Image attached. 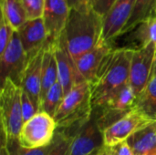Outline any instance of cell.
Listing matches in <instances>:
<instances>
[{
	"mask_svg": "<svg viewBox=\"0 0 156 155\" xmlns=\"http://www.w3.org/2000/svg\"><path fill=\"white\" fill-rule=\"evenodd\" d=\"M103 16L91 6L70 9L63 32L68 49L76 61L102 40Z\"/></svg>",
	"mask_w": 156,
	"mask_h": 155,
	"instance_id": "6da1fadb",
	"label": "cell"
},
{
	"mask_svg": "<svg viewBox=\"0 0 156 155\" xmlns=\"http://www.w3.org/2000/svg\"><path fill=\"white\" fill-rule=\"evenodd\" d=\"M132 49L113 48L105 58L91 87L93 109L101 107L110 96L129 82Z\"/></svg>",
	"mask_w": 156,
	"mask_h": 155,
	"instance_id": "7a4b0ae2",
	"label": "cell"
},
{
	"mask_svg": "<svg viewBox=\"0 0 156 155\" xmlns=\"http://www.w3.org/2000/svg\"><path fill=\"white\" fill-rule=\"evenodd\" d=\"M92 114L91 87L89 82L81 81L64 97L54 120L58 130L73 138L90 120Z\"/></svg>",
	"mask_w": 156,
	"mask_h": 155,
	"instance_id": "3957f363",
	"label": "cell"
},
{
	"mask_svg": "<svg viewBox=\"0 0 156 155\" xmlns=\"http://www.w3.org/2000/svg\"><path fill=\"white\" fill-rule=\"evenodd\" d=\"M0 120L2 126V143L17 140L24 124L22 112V88L7 79L1 84Z\"/></svg>",
	"mask_w": 156,
	"mask_h": 155,
	"instance_id": "277c9868",
	"label": "cell"
},
{
	"mask_svg": "<svg viewBox=\"0 0 156 155\" xmlns=\"http://www.w3.org/2000/svg\"><path fill=\"white\" fill-rule=\"evenodd\" d=\"M57 129L54 118L44 111H38L24 122L17 141L26 149L44 148L53 143Z\"/></svg>",
	"mask_w": 156,
	"mask_h": 155,
	"instance_id": "5b68a950",
	"label": "cell"
},
{
	"mask_svg": "<svg viewBox=\"0 0 156 155\" xmlns=\"http://www.w3.org/2000/svg\"><path fill=\"white\" fill-rule=\"evenodd\" d=\"M28 58L21 44L17 31H15L11 41L3 53L0 54L1 84L7 79L21 87L23 75Z\"/></svg>",
	"mask_w": 156,
	"mask_h": 155,
	"instance_id": "8992f818",
	"label": "cell"
},
{
	"mask_svg": "<svg viewBox=\"0 0 156 155\" xmlns=\"http://www.w3.org/2000/svg\"><path fill=\"white\" fill-rule=\"evenodd\" d=\"M155 56L156 45L153 42L133 51L129 83L137 97L144 91L153 77Z\"/></svg>",
	"mask_w": 156,
	"mask_h": 155,
	"instance_id": "52a82bcc",
	"label": "cell"
},
{
	"mask_svg": "<svg viewBox=\"0 0 156 155\" xmlns=\"http://www.w3.org/2000/svg\"><path fill=\"white\" fill-rule=\"evenodd\" d=\"M152 119L133 108L122 118L103 131L105 147H113L126 142L135 132L149 123Z\"/></svg>",
	"mask_w": 156,
	"mask_h": 155,
	"instance_id": "ba28073f",
	"label": "cell"
},
{
	"mask_svg": "<svg viewBox=\"0 0 156 155\" xmlns=\"http://www.w3.org/2000/svg\"><path fill=\"white\" fill-rule=\"evenodd\" d=\"M104 148L103 132L92 114L90 120L73 137L69 155H96Z\"/></svg>",
	"mask_w": 156,
	"mask_h": 155,
	"instance_id": "9c48e42d",
	"label": "cell"
},
{
	"mask_svg": "<svg viewBox=\"0 0 156 155\" xmlns=\"http://www.w3.org/2000/svg\"><path fill=\"white\" fill-rule=\"evenodd\" d=\"M136 0H116L103 17L102 40L112 46L114 40L122 36L133 10Z\"/></svg>",
	"mask_w": 156,
	"mask_h": 155,
	"instance_id": "30bf717a",
	"label": "cell"
},
{
	"mask_svg": "<svg viewBox=\"0 0 156 155\" xmlns=\"http://www.w3.org/2000/svg\"><path fill=\"white\" fill-rule=\"evenodd\" d=\"M53 47L58 65V82L62 86L64 95L66 96L77 83L85 80L81 79L78 71L76 62L68 49L63 34L53 44Z\"/></svg>",
	"mask_w": 156,
	"mask_h": 155,
	"instance_id": "8fae6325",
	"label": "cell"
},
{
	"mask_svg": "<svg viewBox=\"0 0 156 155\" xmlns=\"http://www.w3.org/2000/svg\"><path fill=\"white\" fill-rule=\"evenodd\" d=\"M70 8L66 0H45L42 19L48 34V43L54 44L63 34Z\"/></svg>",
	"mask_w": 156,
	"mask_h": 155,
	"instance_id": "7c38bea8",
	"label": "cell"
},
{
	"mask_svg": "<svg viewBox=\"0 0 156 155\" xmlns=\"http://www.w3.org/2000/svg\"><path fill=\"white\" fill-rule=\"evenodd\" d=\"M28 60L38 54L48 44V34L42 18L27 20L17 30Z\"/></svg>",
	"mask_w": 156,
	"mask_h": 155,
	"instance_id": "4fadbf2b",
	"label": "cell"
},
{
	"mask_svg": "<svg viewBox=\"0 0 156 155\" xmlns=\"http://www.w3.org/2000/svg\"><path fill=\"white\" fill-rule=\"evenodd\" d=\"M113 49L111 44L101 40L98 46L82 55L75 62L81 79L92 84L101 70L107 55Z\"/></svg>",
	"mask_w": 156,
	"mask_h": 155,
	"instance_id": "5bb4252c",
	"label": "cell"
},
{
	"mask_svg": "<svg viewBox=\"0 0 156 155\" xmlns=\"http://www.w3.org/2000/svg\"><path fill=\"white\" fill-rule=\"evenodd\" d=\"M45 48L28 60L26 67L21 88L33 101L37 111L40 109V94L42 81V62Z\"/></svg>",
	"mask_w": 156,
	"mask_h": 155,
	"instance_id": "9a60e30c",
	"label": "cell"
},
{
	"mask_svg": "<svg viewBox=\"0 0 156 155\" xmlns=\"http://www.w3.org/2000/svg\"><path fill=\"white\" fill-rule=\"evenodd\" d=\"M126 142L134 155H146L156 149V120L143 126Z\"/></svg>",
	"mask_w": 156,
	"mask_h": 155,
	"instance_id": "2e32d148",
	"label": "cell"
},
{
	"mask_svg": "<svg viewBox=\"0 0 156 155\" xmlns=\"http://www.w3.org/2000/svg\"><path fill=\"white\" fill-rule=\"evenodd\" d=\"M136 100L137 95L128 82L112 93L101 107L96 109H103L126 114L135 107Z\"/></svg>",
	"mask_w": 156,
	"mask_h": 155,
	"instance_id": "e0dca14e",
	"label": "cell"
},
{
	"mask_svg": "<svg viewBox=\"0 0 156 155\" xmlns=\"http://www.w3.org/2000/svg\"><path fill=\"white\" fill-rule=\"evenodd\" d=\"M128 49L135 50L153 42L156 45V15L127 33Z\"/></svg>",
	"mask_w": 156,
	"mask_h": 155,
	"instance_id": "ac0fdd59",
	"label": "cell"
},
{
	"mask_svg": "<svg viewBox=\"0 0 156 155\" xmlns=\"http://www.w3.org/2000/svg\"><path fill=\"white\" fill-rule=\"evenodd\" d=\"M58 81V65L54 51L53 44H47L43 55L42 62V81H41V94L40 103L50 88Z\"/></svg>",
	"mask_w": 156,
	"mask_h": 155,
	"instance_id": "d6986e66",
	"label": "cell"
},
{
	"mask_svg": "<svg viewBox=\"0 0 156 155\" xmlns=\"http://www.w3.org/2000/svg\"><path fill=\"white\" fill-rule=\"evenodd\" d=\"M0 8L1 15L16 31L27 21L22 0H1Z\"/></svg>",
	"mask_w": 156,
	"mask_h": 155,
	"instance_id": "ffe728a7",
	"label": "cell"
},
{
	"mask_svg": "<svg viewBox=\"0 0 156 155\" xmlns=\"http://www.w3.org/2000/svg\"><path fill=\"white\" fill-rule=\"evenodd\" d=\"M156 15V0H136L131 17L126 24L122 36L129 33L141 23Z\"/></svg>",
	"mask_w": 156,
	"mask_h": 155,
	"instance_id": "44dd1931",
	"label": "cell"
},
{
	"mask_svg": "<svg viewBox=\"0 0 156 155\" xmlns=\"http://www.w3.org/2000/svg\"><path fill=\"white\" fill-rule=\"evenodd\" d=\"M135 109L152 120H156V76L153 77L144 91L137 97Z\"/></svg>",
	"mask_w": 156,
	"mask_h": 155,
	"instance_id": "7402d4cb",
	"label": "cell"
},
{
	"mask_svg": "<svg viewBox=\"0 0 156 155\" xmlns=\"http://www.w3.org/2000/svg\"><path fill=\"white\" fill-rule=\"evenodd\" d=\"M64 97L65 95L62 86L58 81L50 88V90L48 91V93L42 100L40 103L39 111H44L50 115L52 118H54Z\"/></svg>",
	"mask_w": 156,
	"mask_h": 155,
	"instance_id": "603a6c76",
	"label": "cell"
},
{
	"mask_svg": "<svg viewBox=\"0 0 156 155\" xmlns=\"http://www.w3.org/2000/svg\"><path fill=\"white\" fill-rule=\"evenodd\" d=\"M72 139L73 138L66 132L57 129L52 148L48 155H69Z\"/></svg>",
	"mask_w": 156,
	"mask_h": 155,
	"instance_id": "cb8c5ba5",
	"label": "cell"
},
{
	"mask_svg": "<svg viewBox=\"0 0 156 155\" xmlns=\"http://www.w3.org/2000/svg\"><path fill=\"white\" fill-rule=\"evenodd\" d=\"M52 143L49 146L40 148V149H26V148H23L19 144L17 140L8 141V142L2 143V144L6 145L10 155H48L49 151L52 148Z\"/></svg>",
	"mask_w": 156,
	"mask_h": 155,
	"instance_id": "d4e9b609",
	"label": "cell"
},
{
	"mask_svg": "<svg viewBox=\"0 0 156 155\" xmlns=\"http://www.w3.org/2000/svg\"><path fill=\"white\" fill-rule=\"evenodd\" d=\"M26 9L27 20L42 18L45 0H22Z\"/></svg>",
	"mask_w": 156,
	"mask_h": 155,
	"instance_id": "484cf974",
	"label": "cell"
},
{
	"mask_svg": "<svg viewBox=\"0 0 156 155\" xmlns=\"http://www.w3.org/2000/svg\"><path fill=\"white\" fill-rule=\"evenodd\" d=\"M15 29L6 22L5 17L1 15L0 19V54L5 51L12 37L15 33Z\"/></svg>",
	"mask_w": 156,
	"mask_h": 155,
	"instance_id": "4316f807",
	"label": "cell"
},
{
	"mask_svg": "<svg viewBox=\"0 0 156 155\" xmlns=\"http://www.w3.org/2000/svg\"><path fill=\"white\" fill-rule=\"evenodd\" d=\"M21 103H22L23 120H24V122H26L38 111L37 108L35 107L33 101L30 100V98L23 90H22V96H21Z\"/></svg>",
	"mask_w": 156,
	"mask_h": 155,
	"instance_id": "83f0119b",
	"label": "cell"
},
{
	"mask_svg": "<svg viewBox=\"0 0 156 155\" xmlns=\"http://www.w3.org/2000/svg\"><path fill=\"white\" fill-rule=\"evenodd\" d=\"M116 0H90V6L101 16H105Z\"/></svg>",
	"mask_w": 156,
	"mask_h": 155,
	"instance_id": "f1b7e54d",
	"label": "cell"
},
{
	"mask_svg": "<svg viewBox=\"0 0 156 155\" xmlns=\"http://www.w3.org/2000/svg\"><path fill=\"white\" fill-rule=\"evenodd\" d=\"M112 148L114 149L117 155H134L133 150L131 149V147L129 146L127 142L121 143L113 146Z\"/></svg>",
	"mask_w": 156,
	"mask_h": 155,
	"instance_id": "f546056e",
	"label": "cell"
},
{
	"mask_svg": "<svg viewBox=\"0 0 156 155\" xmlns=\"http://www.w3.org/2000/svg\"><path fill=\"white\" fill-rule=\"evenodd\" d=\"M70 9H80L90 6V0H66Z\"/></svg>",
	"mask_w": 156,
	"mask_h": 155,
	"instance_id": "4dcf8cb0",
	"label": "cell"
},
{
	"mask_svg": "<svg viewBox=\"0 0 156 155\" xmlns=\"http://www.w3.org/2000/svg\"><path fill=\"white\" fill-rule=\"evenodd\" d=\"M0 155H10L9 151H8V149H7L5 144H2L1 149H0Z\"/></svg>",
	"mask_w": 156,
	"mask_h": 155,
	"instance_id": "1f68e13d",
	"label": "cell"
},
{
	"mask_svg": "<svg viewBox=\"0 0 156 155\" xmlns=\"http://www.w3.org/2000/svg\"><path fill=\"white\" fill-rule=\"evenodd\" d=\"M106 148V153H107V155H117L114 149L112 147H105Z\"/></svg>",
	"mask_w": 156,
	"mask_h": 155,
	"instance_id": "d6a6232c",
	"label": "cell"
},
{
	"mask_svg": "<svg viewBox=\"0 0 156 155\" xmlns=\"http://www.w3.org/2000/svg\"><path fill=\"white\" fill-rule=\"evenodd\" d=\"M156 76V56H155V59H154V71H153V77ZM152 77V78H153Z\"/></svg>",
	"mask_w": 156,
	"mask_h": 155,
	"instance_id": "836d02e7",
	"label": "cell"
},
{
	"mask_svg": "<svg viewBox=\"0 0 156 155\" xmlns=\"http://www.w3.org/2000/svg\"><path fill=\"white\" fill-rule=\"evenodd\" d=\"M146 155H156V149H154V150H153L152 152H150L149 153H147Z\"/></svg>",
	"mask_w": 156,
	"mask_h": 155,
	"instance_id": "e575fe53",
	"label": "cell"
},
{
	"mask_svg": "<svg viewBox=\"0 0 156 155\" xmlns=\"http://www.w3.org/2000/svg\"><path fill=\"white\" fill-rule=\"evenodd\" d=\"M101 155H107V153H106V148L102 151V153H101Z\"/></svg>",
	"mask_w": 156,
	"mask_h": 155,
	"instance_id": "d590c367",
	"label": "cell"
},
{
	"mask_svg": "<svg viewBox=\"0 0 156 155\" xmlns=\"http://www.w3.org/2000/svg\"><path fill=\"white\" fill-rule=\"evenodd\" d=\"M104 149H105V148H104ZM104 149H103V150H104ZM103 150H102V151H103ZM102 151H101V153H98V154H96V155H101V153H102Z\"/></svg>",
	"mask_w": 156,
	"mask_h": 155,
	"instance_id": "8d00e7d4",
	"label": "cell"
}]
</instances>
